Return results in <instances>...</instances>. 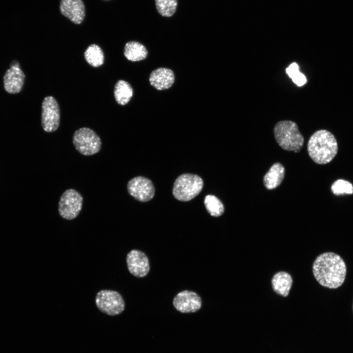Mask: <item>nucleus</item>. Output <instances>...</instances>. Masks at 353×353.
<instances>
[{"label":"nucleus","mask_w":353,"mask_h":353,"mask_svg":"<svg viewBox=\"0 0 353 353\" xmlns=\"http://www.w3.org/2000/svg\"><path fill=\"white\" fill-rule=\"evenodd\" d=\"M25 76L20 67H10L3 76L4 88L10 94L20 92L24 85Z\"/></svg>","instance_id":"13"},{"label":"nucleus","mask_w":353,"mask_h":353,"mask_svg":"<svg viewBox=\"0 0 353 353\" xmlns=\"http://www.w3.org/2000/svg\"><path fill=\"white\" fill-rule=\"evenodd\" d=\"M126 263L129 272L137 277L146 276L150 271V263L148 257L143 252L133 250L126 256Z\"/></svg>","instance_id":"11"},{"label":"nucleus","mask_w":353,"mask_h":353,"mask_svg":"<svg viewBox=\"0 0 353 353\" xmlns=\"http://www.w3.org/2000/svg\"><path fill=\"white\" fill-rule=\"evenodd\" d=\"M286 72L292 81L298 86H302L307 81L305 76L299 71L298 65L293 62L286 68Z\"/></svg>","instance_id":"22"},{"label":"nucleus","mask_w":353,"mask_h":353,"mask_svg":"<svg viewBox=\"0 0 353 353\" xmlns=\"http://www.w3.org/2000/svg\"><path fill=\"white\" fill-rule=\"evenodd\" d=\"M133 94V89L128 82L119 80L116 82L114 86V96L119 104H126L132 97Z\"/></svg>","instance_id":"18"},{"label":"nucleus","mask_w":353,"mask_h":353,"mask_svg":"<svg viewBox=\"0 0 353 353\" xmlns=\"http://www.w3.org/2000/svg\"><path fill=\"white\" fill-rule=\"evenodd\" d=\"M314 276L323 286L336 289L343 283L347 268L345 261L332 252L323 253L315 259L312 266Z\"/></svg>","instance_id":"1"},{"label":"nucleus","mask_w":353,"mask_h":353,"mask_svg":"<svg viewBox=\"0 0 353 353\" xmlns=\"http://www.w3.org/2000/svg\"><path fill=\"white\" fill-rule=\"evenodd\" d=\"M60 112L59 104L52 96L46 97L42 103L41 125L47 132L56 131L60 124Z\"/></svg>","instance_id":"8"},{"label":"nucleus","mask_w":353,"mask_h":353,"mask_svg":"<svg viewBox=\"0 0 353 353\" xmlns=\"http://www.w3.org/2000/svg\"><path fill=\"white\" fill-rule=\"evenodd\" d=\"M274 133L277 143L285 150L298 152L303 146V137L294 122L284 120L277 122Z\"/></svg>","instance_id":"3"},{"label":"nucleus","mask_w":353,"mask_h":353,"mask_svg":"<svg viewBox=\"0 0 353 353\" xmlns=\"http://www.w3.org/2000/svg\"><path fill=\"white\" fill-rule=\"evenodd\" d=\"M173 305L178 311L183 313H194L202 306V300L195 292L184 290L179 292L174 297Z\"/></svg>","instance_id":"10"},{"label":"nucleus","mask_w":353,"mask_h":353,"mask_svg":"<svg viewBox=\"0 0 353 353\" xmlns=\"http://www.w3.org/2000/svg\"><path fill=\"white\" fill-rule=\"evenodd\" d=\"M98 308L102 312L110 316H115L122 313L125 308V301L117 291L102 290L95 298Z\"/></svg>","instance_id":"6"},{"label":"nucleus","mask_w":353,"mask_h":353,"mask_svg":"<svg viewBox=\"0 0 353 353\" xmlns=\"http://www.w3.org/2000/svg\"><path fill=\"white\" fill-rule=\"evenodd\" d=\"M292 282L290 275L283 271L277 273L272 279V285L274 291L284 297L288 295Z\"/></svg>","instance_id":"16"},{"label":"nucleus","mask_w":353,"mask_h":353,"mask_svg":"<svg viewBox=\"0 0 353 353\" xmlns=\"http://www.w3.org/2000/svg\"><path fill=\"white\" fill-rule=\"evenodd\" d=\"M307 151L314 162L319 164H326L330 162L336 155L337 142L330 132L326 129H320L310 137Z\"/></svg>","instance_id":"2"},{"label":"nucleus","mask_w":353,"mask_h":353,"mask_svg":"<svg viewBox=\"0 0 353 353\" xmlns=\"http://www.w3.org/2000/svg\"><path fill=\"white\" fill-rule=\"evenodd\" d=\"M331 189L332 193L335 195L344 194H352L353 193L352 184L349 181L343 179L336 180L331 185Z\"/></svg>","instance_id":"23"},{"label":"nucleus","mask_w":353,"mask_h":353,"mask_svg":"<svg viewBox=\"0 0 353 353\" xmlns=\"http://www.w3.org/2000/svg\"><path fill=\"white\" fill-rule=\"evenodd\" d=\"M83 197L76 190L68 189L62 194L58 202V212L64 219L71 220L79 215L82 207Z\"/></svg>","instance_id":"7"},{"label":"nucleus","mask_w":353,"mask_h":353,"mask_svg":"<svg viewBox=\"0 0 353 353\" xmlns=\"http://www.w3.org/2000/svg\"><path fill=\"white\" fill-rule=\"evenodd\" d=\"M285 175V169L279 163L274 164L263 177L265 187L268 190L274 189L282 182Z\"/></svg>","instance_id":"15"},{"label":"nucleus","mask_w":353,"mask_h":353,"mask_svg":"<svg viewBox=\"0 0 353 353\" xmlns=\"http://www.w3.org/2000/svg\"><path fill=\"white\" fill-rule=\"evenodd\" d=\"M73 143L76 149L85 156L98 153L101 147V141L98 135L86 127H81L74 132Z\"/></svg>","instance_id":"5"},{"label":"nucleus","mask_w":353,"mask_h":353,"mask_svg":"<svg viewBox=\"0 0 353 353\" xmlns=\"http://www.w3.org/2000/svg\"><path fill=\"white\" fill-rule=\"evenodd\" d=\"M86 62L93 67L101 66L104 61V56L102 49L96 44L90 45L84 53Z\"/></svg>","instance_id":"19"},{"label":"nucleus","mask_w":353,"mask_h":353,"mask_svg":"<svg viewBox=\"0 0 353 353\" xmlns=\"http://www.w3.org/2000/svg\"><path fill=\"white\" fill-rule=\"evenodd\" d=\"M203 185L202 178L198 175L184 174L175 180L173 194L177 200L189 201L199 194Z\"/></svg>","instance_id":"4"},{"label":"nucleus","mask_w":353,"mask_h":353,"mask_svg":"<svg viewBox=\"0 0 353 353\" xmlns=\"http://www.w3.org/2000/svg\"><path fill=\"white\" fill-rule=\"evenodd\" d=\"M10 66V67H20V64L17 61L14 60L11 63Z\"/></svg>","instance_id":"24"},{"label":"nucleus","mask_w":353,"mask_h":353,"mask_svg":"<svg viewBox=\"0 0 353 353\" xmlns=\"http://www.w3.org/2000/svg\"><path fill=\"white\" fill-rule=\"evenodd\" d=\"M158 12L162 16L169 17L173 16L176 9L177 0H155Z\"/></svg>","instance_id":"21"},{"label":"nucleus","mask_w":353,"mask_h":353,"mask_svg":"<svg viewBox=\"0 0 353 353\" xmlns=\"http://www.w3.org/2000/svg\"><path fill=\"white\" fill-rule=\"evenodd\" d=\"M127 190L129 195L141 202L151 200L155 193L154 187L151 181L142 176L131 179L127 183Z\"/></svg>","instance_id":"9"},{"label":"nucleus","mask_w":353,"mask_h":353,"mask_svg":"<svg viewBox=\"0 0 353 353\" xmlns=\"http://www.w3.org/2000/svg\"><path fill=\"white\" fill-rule=\"evenodd\" d=\"M204 203L207 211L212 216L218 217L224 213L223 203L214 195H207L205 197Z\"/></svg>","instance_id":"20"},{"label":"nucleus","mask_w":353,"mask_h":353,"mask_svg":"<svg viewBox=\"0 0 353 353\" xmlns=\"http://www.w3.org/2000/svg\"></svg>","instance_id":"25"},{"label":"nucleus","mask_w":353,"mask_h":353,"mask_svg":"<svg viewBox=\"0 0 353 353\" xmlns=\"http://www.w3.org/2000/svg\"><path fill=\"white\" fill-rule=\"evenodd\" d=\"M124 54L127 60L136 62L145 59L148 55V50L142 44L137 41H130L126 44Z\"/></svg>","instance_id":"17"},{"label":"nucleus","mask_w":353,"mask_h":353,"mask_svg":"<svg viewBox=\"0 0 353 353\" xmlns=\"http://www.w3.org/2000/svg\"><path fill=\"white\" fill-rule=\"evenodd\" d=\"M149 81L151 85L158 90H166L173 84L175 75L170 69L159 68L151 72Z\"/></svg>","instance_id":"14"},{"label":"nucleus","mask_w":353,"mask_h":353,"mask_svg":"<svg viewBox=\"0 0 353 353\" xmlns=\"http://www.w3.org/2000/svg\"><path fill=\"white\" fill-rule=\"evenodd\" d=\"M61 14L76 24H81L85 17V6L82 0H61Z\"/></svg>","instance_id":"12"}]
</instances>
